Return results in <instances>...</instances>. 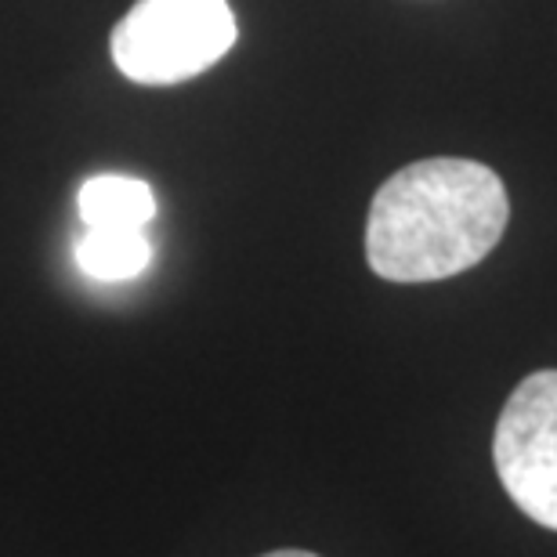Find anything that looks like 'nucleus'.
Wrapping results in <instances>:
<instances>
[{
    "mask_svg": "<svg viewBox=\"0 0 557 557\" xmlns=\"http://www.w3.org/2000/svg\"><path fill=\"white\" fill-rule=\"evenodd\" d=\"M236 37L228 0H138L113 26L109 51L127 81L171 87L218 65Z\"/></svg>",
    "mask_w": 557,
    "mask_h": 557,
    "instance_id": "2",
    "label": "nucleus"
},
{
    "mask_svg": "<svg viewBox=\"0 0 557 557\" xmlns=\"http://www.w3.org/2000/svg\"><path fill=\"white\" fill-rule=\"evenodd\" d=\"M493 460L525 518L557 532V370L525 376L496 420Z\"/></svg>",
    "mask_w": 557,
    "mask_h": 557,
    "instance_id": "3",
    "label": "nucleus"
},
{
    "mask_svg": "<svg viewBox=\"0 0 557 557\" xmlns=\"http://www.w3.org/2000/svg\"><path fill=\"white\" fill-rule=\"evenodd\" d=\"M156 218V193L131 174H98L81 188V221L87 228L145 232Z\"/></svg>",
    "mask_w": 557,
    "mask_h": 557,
    "instance_id": "4",
    "label": "nucleus"
},
{
    "mask_svg": "<svg viewBox=\"0 0 557 557\" xmlns=\"http://www.w3.org/2000/svg\"><path fill=\"white\" fill-rule=\"evenodd\" d=\"M261 557H319L311 550H272V554H261Z\"/></svg>",
    "mask_w": 557,
    "mask_h": 557,
    "instance_id": "6",
    "label": "nucleus"
},
{
    "mask_svg": "<svg viewBox=\"0 0 557 557\" xmlns=\"http://www.w3.org/2000/svg\"><path fill=\"white\" fill-rule=\"evenodd\" d=\"M510 199L493 166L434 156L376 188L366 261L387 283H438L482 264L504 239Z\"/></svg>",
    "mask_w": 557,
    "mask_h": 557,
    "instance_id": "1",
    "label": "nucleus"
},
{
    "mask_svg": "<svg viewBox=\"0 0 557 557\" xmlns=\"http://www.w3.org/2000/svg\"><path fill=\"white\" fill-rule=\"evenodd\" d=\"M152 243L145 232H120V228H87L76 239V264L84 275L98 283H124L149 269Z\"/></svg>",
    "mask_w": 557,
    "mask_h": 557,
    "instance_id": "5",
    "label": "nucleus"
}]
</instances>
